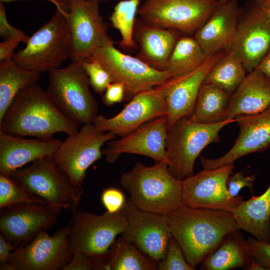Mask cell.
Masks as SVG:
<instances>
[{
    "mask_svg": "<svg viewBox=\"0 0 270 270\" xmlns=\"http://www.w3.org/2000/svg\"><path fill=\"white\" fill-rule=\"evenodd\" d=\"M172 237L186 261L195 268L220 244L228 232L240 230L230 211L182 205L166 214Z\"/></svg>",
    "mask_w": 270,
    "mask_h": 270,
    "instance_id": "6da1fadb",
    "label": "cell"
},
{
    "mask_svg": "<svg viewBox=\"0 0 270 270\" xmlns=\"http://www.w3.org/2000/svg\"><path fill=\"white\" fill-rule=\"evenodd\" d=\"M79 124L66 114L38 83L17 94L0 122V132L18 136L49 138L57 132H76Z\"/></svg>",
    "mask_w": 270,
    "mask_h": 270,
    "instance_id": "7a4b0ae2",
    "label": "cell"
},
{
    "mask_svg": "<svg viewBox=\"0 0 270 270\" xmlns=\"http://www.w3.org/2000/svg\"><path fill=\"white\" fill-rule=\"evenodd\" d=\"M120 181L130 200L141 210L166 215L183 205L182 180L172 175L165 162L146 166L138 162Z\"/></svg>",
    "mask_w": 270,
    "mask_h": 270,
    "instance_id": "3957f363",
    "label": "cell"
},
{
    "mask_svg": "<svg viewBox=\"0 0 270 270\" xmlns=\"http://www.w3.org/2000/svg\"><path fill=\"white\" fill-rule=\"evenodd\" d=\"M72 52V35L67 14L56 10L46 24L30 37L26 47L12 58L20 67L40 72L59 68Z\"/></svg>",
    "mask_w": 270,
    "mask_h": 270,
    "instance_id": "277c9868",
    "label": "cell"
},
{
    "mask_svg": "<svg viewBox=\"0 0 270 270\" xmlns=\"http://www.w3.org/2000/svg\"><path fill=\"white\" fill-rule=\"evenodd\" d=\"M234 122L235 119L200 124L186 116L178 120L168 130L166 150L172 175L182 180L194 174V162L200 152L209 144L219 142L220 130Z\"/></svg>",
    "mask_w": 270,
    "mask_h": 270,
    "instance_id": "5b68a950",
    "label": "cell"
},
{
    "mask_svg": "<svg viewBox=\"0 0 270 270\" xmlns=\"http://www.w3.org/2000/svg\"><path fill=\"white\" fill-rule=\"evenodd\" d=\"M82 61L72 60L65 68L50 70L46 90L58 108L79 124L93 123L98 110Z\"/></svg>",
    "mask_w": 270,
    "mask_h": 270,
    "instance_id": "8992f818",
    "label": "cell"
},
{
    "mask_svg": "<svg viewBox=\"0 0 270 270\" xmlns=\"http://www.w3.org/2000/svg\"><path fill=\"white\" fill-rule=\"evenodd\" d=\"M114 44L110 36H106L86 60H97L113 82L124 85V100H130L138 93L160 86L172 78L168 71L154 68L136 56L122 52Z\"/></svg>",
    "mask_w": 270,
    "mask_h": 270,
    "instance_id": "52a82bcc",
    "label": "cell"
},
{
    "mask_svg": "<svg viewBox=\"0 0 270 270\" xmlns=\"http://www.w3.org/2000/svg\"><path fill=\"white\" fill-rule=\"evenodd\" d=\"M116 138L112 132H102L93 123L82 124L76 132L67 135L52 156L70 178L80 198L84 192L82 184L88 168L102 158V146Z\"/></svg>",
    "mask_w": 270,
    "mask_h": 270,
    "instance_id": "ba28073f",
    "label": "cell"
},
{
    "mask_svg": "<svg viewBox=\"0 0 270 270\" xmlns=\"http://www.w3.org/2000/svg\"><path fill=\"white\" fill-rule=\"evenodd\" d=\"M72 212L68 238L73 254L82 252L102 258L127 225L122 210L102 215L76 210Z\"/></svg>",
    "mask_w": 270,
    "mask_h": 270,
    "instance_id": "9c48e42d",
    "label": "cell"
},
{
    "mask_svg": "<svg viewBox=\"0 0 270 270\" xmlns=\"http://www.w3.org/2000/svg\"><path fill=\"white\" fill-rule=\"evenodd\" d=\"M219 3L218 0H146L137 14L148 24L180 34H194Z\"/></svg>",
    "mask_w": 270,
    "mask_h": 270,
    "instance_id": "30bf717a",
    "label": "cell"
},
{
    "mask_svg": "<svg viewBox=\"0 0 270 270\" xmlns=\"http://www.w3.org/2000/svg\"><path fill=\"white\" fill-rule=\"evenodd\" d=\"M47 203L76 210L80 198L68 176L52 156L37 160L8 174Z\"/></svg>",
    "mask_w": 270,
    "mask_h": 270,
    "instance_id": "8fae6325",
    "label": "cell"
},
{
    "mask_svg": "<svg viewBox=\"0 0 270 270\" xmlns=\"http://www.w3.org/2000/svg\"><path fill=\"white\" fill-rule=\"evenodd\" d=\"M70 224L52 236L40 231L26 246L12 251L7 263L12 270H62L71 260L68 235Z\"/></svg>",
    "mask_w": 270,
    "mask_h": 270,
    "instance_id": "7c38bea8",
    "label": "cell"
},
{
    "mask_svg": "<svg viewBox=\"0 0 270 270\" xmlns=\"http://www.w3.org/2000/svg\"><path fill=\"white\" fill-rule=\"evenodd\" d=\"M234 163L212 168H204L182 180V204L196 208L233 212L244 200L238 195L230 198L227 186Z\"/></svg>",
    "mask_w": 270,
    "mask_h": 270,
    "instance_id": "4fadbf2b",
    "label": "cell"
},
{
    "mask_svg": "<svg viewBox=\"0 0 270 270\" xmlns=\"http://www.w3.org/2000/svg\"><path fill=\"white\" fill-rule=\"evenodd\" d=\"M270 46V18L249 0L240 7L236 32L228 50L242 63L248 73L254 70Z\"/></svg>",
    "mask_w": 270,
    "mask_h": 270,
    "instance_id": "5bb4252c",
    "label": "cell"
},
{
    "mask_svg": "<svg viewBox=\"0 0 270 270\" xmlns=\"http://www.w3.org/2000/svg\"><path fill=\"white\" fill-rule=\"evenodd\" d=\"M122 211L127 225L121 236L154 260H162L172 236L167 216L141 210L130 200Z\"/></svg>",
    "mask_w": 270,
    "mask_h": 270,
    "instance_id": "9a60e30c",
    "label": "cell"
},
{
    "mask_svg": "<svg viewBox=\"0 0 270 270\" xmlns=\"http://www.w3.org/2000/svg\"><path fill=\"white\" fill-rule=\"evenodd\" d=\"M62 208L42 202H26L1 210L0 234L17 248L32 241L42 230L52 228Z\"/></svg>",
    "mask_w": 270,
    "mask_h": 270,
    "instance_id": "2e32d148",
    "label": "cell"
},
{
    "mask_svg": "<svg viewBox=\"0 0 270 270\" xmlns=\"http://www.w3.org/2000/svg\"><path fill=\"white\" fill-rule=\"evenodd\" d=\"M72 60H86L108 36V24L100 10L99 0H67Z\"/></svg>",
    "mask_w": 270,
    "mask_h": 270,
    "instance_id": "e0dca14e",
    "label": "cell"
},
{
    "mask_svg": "<svg viewBox=\"0 0 270 270\" xmlns=\"http://www.w3.org/2000/svg\"><path fill=\"white\" fill-rule=\"evenodd\" d=\"M167 114L166 102L156 86L136 95L119 113L112 118L98 114L93 124L102 132L122 137L146 122Z\"/></svg>",
    "mask_w": 270,
    "mask_h": 270,
    "instance_id": "ac0fdd59",
    "label": "cell"
},
{
    "mask_svg": "<svg viewBox=\"0 0 270 270\" xmlns=\"http://www.w3.org/2000/svg\"><path fill=\"white\" fill-rule=\"evenodd\" d=\"M166 116L144 124L128 135L107 142L102 156L112 164L123 154H132L151 158L169 164L166 150L168 136Z\"/></svg>",
    "mask_w": 270,
    "mask_h": 270,
    "instance_id": "d6986e66",
    "label": "cell"
},
{
    "mask_svg": "<svg viewBox=\"0 0 270 270\" xmlns=\"http://www.w3.org/2000/svg\"><path fill=\"white\" fill-rule=\"evenodd\" d=\"M226 51H220L207 58L194 70L172 78L164 84L156 86L166 102L168 129L180 118L190 115L206 76Z\"/></svg>",
    "mask_w": 270,
    "mask_h": 270,
    "instance_id": "ffe728a7",
    "label": "cell"
},
{
    "mask_svg": "<svg viewBox=\"0 0 270 270\" xmlns=\"http://www.w3.org/2000/svg\"><path fill=\"white\" fill-rule=\"evenodd\" d=\"M234 119L240 130L234 145L226 154L218 158L200 156L203 168L233 164L242 156L265 151L270 147V108L256 114L238 116Z\"/></svg>",
    "mask_w": 270,
    "mask_h": 270,
    "instance_id": "44dd1931",
    "label": "cell"
},
{
    "mask_svg": "<svg viewBox=\"0 0 270 270\" xmlns=\"http://www.w3.org/2000/svg\"><path fill=\"white\" fill-rule=\"evenodd\" d=\"M240 8L238 0L220 2L212 14L195 32L194 38L206 58L229 50L236 32Z\"/></svg>",
    "mask_w": 270,
    "mask_h": 270,
    "instance_id": "7402d4cb",
    "label": "cell"
},
{
    "mask_svg": "<svg viewBox=\"0 0 270 270\" xmlns=\"http://www.w3.org/2000/svg\"><path fill=\"white\" fill-rule=\"evenodd\" d=\"M61 142L53 138L27 139L0 132V174H8L30 162L52 156Z\"/></svg>",
    "mask_w": 270,
    "mask_h": 270,
    "instance_id": "603a6c76",
    "label": "cell"
},
{
    "mask_svg": "<svg viewBox=\"0 0 270 270\" xmlns=\"http://www.w3.org/2000/svg\"><path fill=\"white\" fill-rule=\"evenodd\" d=\"M179 32L154 26L136 19L134 36L140 46L136 57L159 70H166Z\"/></svg>",
    "mask_w": 270,
    "mask_h": 270,
    "instance_id": "cb8c5ba5",
    "label": "cell"
},
{
    "mask_svg": "<svg viewBox=\"0 0 270 270\" xmlns=\"http://www.w3.org/2000/svg\"><path fill=\"white\" fill-rule=\"evenodd\" d=\"M270 108V80L261 72L254 70L246 74L231 95L222 118L232 120L240 115L254 114Z\"/></svg>",
    "mask_w": 270,
    "mask_h": 270,
    "instance_id": "d4e9b609",
    "label": "cell"
},
{
    "mask_svg": "<svg viewBox=\"0 0 270 270\" xmlns=\"http://www.w3.org/2000/svg\"><path fill=\"white\" fill-rule=\"evenodd\" d=\"M240 230L226 234L218 246L201 263L202 270H248L254 260L252 252Z\"/></svg>",
    "mask_w": 270,
    "mask_h": 270,
    "instance_id": "484cf974",
    "label": "cell"
},
{
    "mask_svg": "<svg viewBox=\"0 0 270 270\" xmlns=\"http://www.w3.org/2000/svg\"><path fill=\"white\" fill-rule=\"evenodd\" d=\"M232 213L240 230L270 242V182L262 194L244 200Z\"/></svg>",
    "mask_w": 270,
    "mask_h": 270,
    "instance_id": "4316f807",
    "label": "cell"
},
{
    "mask_svg": "<svg viewBox=\"0 0 270 270\" xmlns=\"http://www.w3.org/2000/svg\"><path fill=\"white\" fill-rule=\"evenodd\" d=\"M95 270H156L158 262L122 236L115 240Z\"/></svg>",
    "mask_w": 270,
    "mask_h": 270,
    "instance_id": "83f0119b",
    "label": "cell"
},
{
    "mask_svg": "<svg viewBox=\"0 0 270 270\" xmlns=\"http://www.w3.org/2000/svg\"><path fill=\"white\" fill-rule=\"evenodd\" d=\"M41 72L18 66L12 58L0 62V122L18 92L38 83Z\"/></svg>",
    "mask_w": 270,
    "mask_h": 270,
    "instance_id": "f1b7e54d",
    "label": "cell"
},
{
    "mask_svg": "<svg viewBox=\"0 0 270 270\" xmlns=\"http://www.w3.org/2000/svg\"><path fill=\"white\" fill-rule=\"evenodd\" d=\"M230 96L214 85L203 83L188 119L194 122L206 124L223 121Z\"/></svg>",
    "mask_w": 270,
    "mask_h": 270,
    "instance_id": "f546056e",
    "label": "cell"
},
{
    "mask_svg": "<svg viewBox=\"0 0 270 270\" xmlns=\"http://www.w3.org/2000/svg\"><path fill=\"white\" fill-rule=\"evenodd\" d=\"M246 73L242 62L232 52L228 50L212 66L203 83L214 85L231 96Z\"/></svg>",
    "mask_w": 270,
    "mask_h": 270,
    "instance_id": "4dcf8cb0",
    "label": "cell"
},
{
    "mask_svg": "<svg viewBox=\"0 0 270 270\" xmlns=\"http://www.w3.org/2000/svg\"><path fill=\"white\" fill-rule=\"evenodd\" d=\"M206 58L194 36H180L168 60L166 70L172 78L182 75L200 66Z\"/></svg>",
    "mask_w": 270,
    "mask_h": 270,
    "instance_id": "1f68e13d",
    "label": "cell"
},
{
    "mask_svg": "<svg viewBox=\"0 0 270 270\" xmlns=\"http://www.w3.org/2000/svg\"><path fill=\"white\" fill-rule=\"evenodd\" d=\"M142 0H122L115 6L109 20L112 26L119 30L120 40L117 42L125 49L136 46L134 36L136 14Z\"/></svg>",
    "mask_w": 270,
    "mask_h": 270,
    "instance_id": "d6a6232c",
    "label": "cell"
},
{
    "mask_svg": "<svg viewBox=\"0 0 270 270\" xmlns=\"http://www.w3.org/2000/svg\"><path fill=\"white\" fill-rule=\"evenodd\" d=\"M47 203L34 194L19 180L0 174V208L26 202Z\"/></svg>",
    "mask_w": 270,
    "mask_h": 270,
    "instance_id": "836d02e7",
    "label": "cell"
},
{
    "mask_svg": "<svg viewBox=\"0 0 270 270\" xmlns=\"http://www.w3.org/2000/svg\"><path fill=\"white\" fill-rule=\"evenodd\" d=\"M158 270H194L186 260L182 250L172 237L170 238L165 258L158 262Z\"/></svg>",
    "mask_w": 270,
    "mask_h": 270,
    "instance_id": "e575fe53",
    "label": "cell"
},
{
    "mask_svg": "<svg viewBox=\"0 0 270 270\" xmlns=\"http://www.w3.org/2000/svg\"><path fill=\"white\" fill-rule=\"evenodd\" d=\"M83 67L87 74L90 85L98 94L104 92L113 80L106 69L95 60L82 61Z\"/></svg>",
    "mask_w": 270,
    "mask_h": 270,
    "instance_id": "d590c367",
    "label": "cell"
},
{
    "mask_svg": "<svg viewBox=\"0 0 270 270\" xmlns=\"http://www.w3.org/2000/svg\"><path fill=\"white\" fill-rule=\"evenodd\" d=\"M256 172L250 176H245L243 171L232 174L227 180L228 192L229 198H232L238 195L244 187H248L253 194V185Z\"/></svg>",
    "mask_w": 270,
    "mask_h": 270,
    "instance_id": "8d00e7d4",
    "label": "cell"
},
{
    "mask_svg": "<svg viewBox=\"0 0 270 270\" xmlns=\"http://www.w3.org/2000/svg\"><path fill=\"white\" fill-rule=\"evenodd\" d=\"M247 242L252 252L254 260L270 270V242L249 236Z\"/></svg>",
    "mask_w": 270,
    "mask_h": 270,
    "instance_id": "74e56055",
    "label": "cell"
},
{
    "mask_svg": "<svg viewBox=\"0 0 270 270\" xmlns=\"http://www.w3.org/2000/svg\"><path fill=\"white\" fill-rule=\"evenodd\" d=\"M0 36L4 40H18L25 44L28 42L30 38L8 23L4 2H0Z\"/></svg>",
    "mask_w": 270,
    "mask_h": 270,
    "instance_id": "f35d334b",
    "label": "cell"
},
{
    "mask_svg": "<svg viewBox=\"0 0 270 270\" xmlns=\"http://www.w3.org/2000/svg\"><path fill=\"white\" fill-rule=\"evenodd\" d=\"M101 200L106 212L110 213L121 210L126 202L124 194L116 188L104 190L102 194Z\"/></svg>",
    "mask_w": 270,
    "mask_h": 270,
    "instance_id": "ab89813d",
    "label": "cell"
},
{
    "mask_svg": "<svg viewBox=\"0 0 270 270\" xmlns=\"http://www.w3.org/2000/svg\"><path fill=\"white\" fill-rule=\"evenodd\" d=\"M98 260L96 257L82 252H76L70 262L62 270H91Z\"/></svg>",
    "mask_w": 270,
    "mask_h": 270,
    "instance_id": "60d3db41",
    "label": "cell"
},
{
    "mask_svg": "<svg viewBox=\"0 0 270 270\" xmlns=\"http://www.w3.org/2000/svg\"><path fill=\"white\" fill-rule=\"evenodd\" d=\"M124 85L120 82H113L104 92L102 102L106 106H110L114 104L121 102L124 100Z\"/></svg>",
    "mask_w": 270,
    "mask_h": 270,
    "instance_id": "b9f144b4",
    "label": "cell"
},
{
    "mask_svg": "<svg viewBox=\"0 0 270 270\" xmlns=\"http://www.w3.org/2000/svg\"><path fill=\"white\" fill-rule=\"evenodd\" d=\"M20 42L18 40H4L0 43V62L12 58L13 52Z\"/></svg>",
    "mask_w": 270,
    "mask_h": 270,
    "instance_id": "7bdbcfd3",
    "label": "cell"
},
{
    "mask_svg": "<svg viewBox=\"0 0 270 270\" xmlns=\"http://www.w3.org/2000/svg\"><path fill=\"white\" fill-rule=\"evenodd\" d=\"M17 248L8 242L2 234H0V264L8 262L11 252Z\"/></svg>",
    "mask_w": 270,
    "mask_h": 270,
    "instance_id": "ee69618b",
    "label": "cell"
},
{
    "mask_svg": "<svg viewBox=\"0 0 270 270\" xmlns=\"http://www.w3.org/2000/svg\"><path fill=\"white\" fill-rule=\"evenodd\" d=\"M255 69L261 72L270 80V46Z\"/></svg>",
    "mask_w": 270,
    "mask_h": 270,
    "instance_id": "f6af8a7d",
    "label": "cell"
},
{
    "mask_svg": "<svg viewBox=\"0 0 270 270\" xmlns=\"http://www.w3.org/2000/svg\"><path fill=\"white\" fill-rule=\"evenodd\" d=\"M0 2H10L17 0H0ZM52 2L56 6V8H60L64 12L68 14V5L67 0H47Z\"/></svg>",
    "mask_w": 270,
    "mask_h": 270,
    "instance_id": "bcb514c9",
    "label": "cell"
},
{
    "mask_svg": "<svg viewBox=\"0 0 270 270\" xmlns=\"http://www.w3.org/2000/svg\"><path fill=\"white\" fill-rule=\"evenodd\" d=\"M260 7L270 18V0H251Z\"/></svg>",
    "mask_w": 270,
    "mask_h": 270,
    "instance_id": "7dc6e473",
    "label": "cell"
},
{
    "mask_svg": "<svg viewBox=\"0 0 270 270\" xmlns=\"http://www.w3.org/2000/svg\"><path fill=\"white\" fill-rule=\"evenodd\" d=\"M248 270H268L254 260L249 266Z\"/></svg>",
    "mask_w": 270,
    "mask_h": 270,
    "instance_id": "c3c4849f",
    "label": "cell"
},
{
    "mask_svg": "<svg viewBox=\"0 0 270 270\" xmlns=\"http://www.w3.org/2000/svg\"><path fill=\"white\" fill-rule=\"evenodd\" d=\"M220 3H224L226 2L228 0H218Z\"/></svg>",
    "mask_w": 270,
    "mask_h": 270,
    "instance_id": "681fc988",
    "label": "cell"
},
{
    "mask_svg": "<svg viewBox=\"0 0 270 270\" xmlns=\"http://www.w3.org/2000/svg\"><path fill=\"white\" fill-rule=\"evenodd\" d=\"M100 0V2H110V0Z\"/></svg>",
    "mask_w": 270,
    "mask_h": 270,
    "instance_id": "f907efd6",
    "label": "cell"
}]
</instances>
